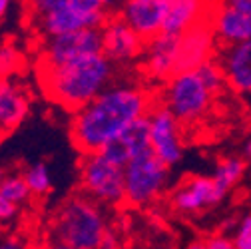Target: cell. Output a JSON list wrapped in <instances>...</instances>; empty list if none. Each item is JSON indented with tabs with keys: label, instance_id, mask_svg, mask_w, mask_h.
I'll use <instances>...</instances> for the list:
<instances>
[{
	"label": "cell",
	"instance_id": "6da1fadb",
	"mask_svg": "<svg viewBox=\"0 0 251 249\" xmlns=\"http://www.w3.org/2000/svg\"><path fill=\"white\" fill-rule=\"evenodd\" d=\"M151 94L138 84H110L106 90L72 112L70 138L82 153L100 151L136 120L148 116Z\"/></svg>",
	"mask_w": 251,
	"mask_h": 249
},
{
	"label": "cell",
	"instance_id": "7a4b0ae2",
	"mask_svg": "<svg viewBox=\"0 0 251 249\" xmlns=\"http://www.w3.org/2000/svg\"><path fill=\"white\" fill-rule=\"evenodd\" d=\"M36 70L46 98L68 112H76L110 86L114 62L98 52L60 66Z\"/></svg>",
	"mask_w": 251,
	"mask_h": 249
},
{
	"label": "cell",
	"instance_id": "3957f363",
	"mask_svg": "<svg viewBox=\"0 0 251 249\" xmlns=\"http://www.w3.org/2000/svg\"><path fill=\"white\" fill-rule=\"evenodd\" d=\"M226 84L219 62L213 58L201 66L179 72L166 82L162 104L177 118L179 124H196L209 112L215 96Z\"/></svg>",
	"mask_w": 251,
	"mask_h": 249
},
{
	"label": "cell",
	"instance_id": "277c9868",
	"mask_svg": "<svg viewBox=\"0 0 251 249\" xmlns=\"http://www.w3.org/2000/svg\"><path fill=\"white\" fill-rule=\"evenodd\" d=\"M104 205L84 192L62 199L48 225V241L76 249H98L110 229Z\"/></svg>",
	"mask_w": 251,
	"mask_h": 249
},
{
	"label": "cell",
	"instance_id": "5b68a950",
	"mask_svg": "<svg viewBox=\"0 0 251 249\" xmlns=\"http://www.w3.org/2000/svg\"><path fill=\"white\" fill-rule=\"evenodd\" d=\"M80 188L104 207H120L126 203L124 168L108 160L102 151L82 153Z\"/></svg>",
	"mask_w": 251,
	"mask_h": 249
},
{
	"label": "cell",
	"instance_id": "8992f818",
	"mask_svg": "<svg viewBox=\"0 0 251 249\" xmlns=\"http://www.w3.org/2000/svg\"><path fill=\"white\" fill-rule=\"evenodd\" d=\"M168 166L151 149H146L124 166L126 203L132 207H148L160 199L168 183Z\"/></svg>",
	"mask_w": 251,
	"mask_h": 249
},
{
	"label": "cell",
	"instance_id": "52a82bcc",
	"mask_svg": "<svg viewBox=\"0 0 251 249\" xmlns=\"http://www.w3.org/2000/svg\"><path fill=\"white\" fill-rule=\"evenodd\" d=\"M110 12L102 8L96 0H70L50 12H44L40 16L32 18V24L36 26L38 34L42 38L66 34L74 30L84 28H102V24L108 20Z\"/></svg>",
	"mask_w": 251,
	"mask_h": 249
},
{
	"label": "cell",
	"instance_id": "ba28073f",
	"mask_svg": "<svg viewBox=\"0 0 251 249\" xmlns=\"http://www.w3.org/2000/svg\"><path fill=\"white\" fill-rule=\"evenodd\" d=\"M102 52V30L100 28H84L66 34H56L42 38L36 68H52L66 64V62L98 54Z\"/></svg>",
	"mask_w": 251,
	"mask_h": 249
},
{
	"label": "cell",
	"instance_id": "9c48e42d",
	"mask_svg": "<svg viewBox=\"0 0 251 249\" xmlns=\"http://www.w3.org/2000/svg\"><path fill=\"white\" fill-rule=\"evenodd\" d=\"M148 124H150V149L168 168L176 166L183 153L181 124L164 104L151 106V110L148 112Z\"/></svg>",
	"mask_w": 251,
	"mask_h": 249
},
{
	"label": "cell",
	"instance_id": "30bf717a",
	"mask_svg": "<svg viewBox=\"0 0 251 249\" xmlns=\"http://www.w3.org/2000/svg\"><path fill=\"white\" fill-rule=\"evenodd\" d=\"M102 54L112 60L114 64H130V62L142 58L146 40L136 32V30L124 22V18L108 16L102 24Z\"/></svg>",
	"mask_w": 251,
	"mask_h": 249
},
{
	"label": "cell",
	"instance_id": "8fae6325",
	"mask_svg": "<svg viewBox=\"0 0 251 249\" xmlns=\"http://www.w3.org/2000/svg\"><path fill=\"white\" fill-rule=\"evenodd\" d=\"M209 20L217 40L224 44L251 40V0H219Z\"/></svg>",
	"mask_w": 251,
	"mask_h": 249
},
{
	"label": "cell",
	"instance_id": "7c38bea8",
	"mask_svg": "<svg viewBox=\"0 0 251 249\" xmlns=\"http://www.w3.org/2000/svg\"><path fill=\"white\" fill-rule=\"evenodd\" d=\"M217 36L213 32L211 20L205 18L179 34V48H177V72H187L201 66L203 62L211 60L215 52Z\"/></svg>",
	"mask_w": 251,
	"mask_h": 249
},
{
	"label": "cell",
	"instance_id": "4fadbf2b",
	"mask_svg": "<svg viewBox=\"0 0 251 249\" xmlns=\"http://www.w3.org/2000/svg\"><path fill=\"white\" fill-rule=\"evenodd\" d=\"M226 198V192L215 183L209 175H194L187 177L183 183L172 192V205L179 213H198L211 205H217Z\"/></svg>",
	"mask_w": 251,
	"mask_h": 249
},
{
	"label": "cell",
	"instance_id": "5bb4252c",
	"mask_svg": "<svg viewBox=\"0 0 251 249\" xmlns=\"http://www.w3.org/2000/svg\"><path fill=\"white\" fill-rule=\"evenodd\" d=\"M177 48H179V34L160 32L153 38L146 40L142 54L144 72L151 80L168 82L177 72Z\"/></svg>",
	"mask_w": 251,
	"mask_h": 249
},
{
	"label": "cell",
	"instance_id": "9a60e30c",
	"mask_svg": "<svg viewBox=\"0 0 251 249\" xmlns=\"http://www.w3.org/2000/svg\"><path fill=\"white\" fill-rule=\"evenodd\" d=\"M30 104L32 98L28 86L16 74L0 78V132L4 136L12 134L28 118Z\"/></svg>",
	"mask_w": 251,
	"mask_h": 249
},
{
	"label": "cell",
	"instance_id": "2e32d148",
	"mask_svg": "<svg viewBox=\"0 0 251 249\" xmlns=\"http://www.w3.org/2000/svg\"><path fill=\"white\" fill-rule=\"evenodd\" d=\"M168 6L170 0H126L124 6L120 8V16L144 40H150L162 32Z\"/></svg>",
	"mask_w": 251,
	"mask_h": 249
},
{
	"label": "cell",
	"instance_id": "e0dca14e",
	"mask_svg": "<svg viewBox=\"0 0 251 249\" xmlns=\"http://www.w3.org/2000/svg\"><path fill=\"white\" fill-rule=\"evenodd\" d=\"M226 84L241 96H251V40L226 44L219 54Z\"/></svg>",
	"mask_w": 251,
	"mask_h": 249
},
{
	"label": "cell",
	"instance_id": "ac0fdd59",
	"mask_svg": "<svg viewBox=\"0 0 251 249\" xmlns=\"http://www.w3.org/2000/svg\"><path fill=\"white\" fill-rule=\"evenodd\" d=\"M150 149V124H148V116L136 120L134 124H130L116 140H112L106 148H102L100 151L106 155L108 160H112L118 166H126L134 155L142 153Z\"/></svg>",
	"mask_w": 251,
	"mask_h": 249
},
{
	"label": "cell",
	"instance_id": "d6986e66",
	"mask_svg": "<svg viewBox=\"0 0 251 249\" xmlns=\"http://www.w3.org/2000/svg\"><path fill=\"white\" fill-rule=\"evenodd\" d=\"M211 0H170L168 14L162 26L166 34H183L198 22L211 16Z\"/></svg>",
	"mask_w": 251,
	"mask_h": 249
},
{
	"label": "cell",
	"instance_id": "ffe728a7",
	"mask_svg": "<svg viewBox=\"0 0 251 249\" xmlns=\"http://www.w3.org/2000/svg\"><path fill=\"white\" fill-rule=\"evenodd\" d=\"M243 172H245V160L239 158V155H229V158L219 160L211 177L215 179V183L219 185V188L227 194L243 177Z\"/></svg>",
	"mask_w": 251,
	"mask_h": 249
},
{
	"label": "cell",
	"instance_id": "44dd1931",
	"mask_svg": "<svg viewBox=\"0 0 251 249\" xmlns=\"http://www.w3.org/2000/svg\"><path fill=\"white\" fill-rule=\"evenodd\" d=\"M22 175H24V179L28 183L30 192H32V196L50 194V190H52V174H50V168L44 162H36L32 166H28Z\"/></svg>",
	"mask_w": 251,
	"mask_h": 249
},
{
	"label": "cell",
	"instance_id": "7402d4cb",
	"mask_svg": "<svg viewBox=\"0 0 251 249\" xmlns=\"http://www.w3.org/2000/svg\"><path fill=\"white\" fill-rule=\"evenodd\" d=\"M0 196L22 207L30 198H32V192H30L22 174H6L4 181L0 183Z\"/></svg>",
	"mask_w": 251,
	"mask_h": 249
},
{
	"label": "cell",
	"instance_id": "603a6c76",
	"mask_svg": "<svg viewBox=\"0 0 251 249\" xmlns=\"http://www.w3.org/2000/svg\"><path fill=\"white\" fill-rule=\"evenodd\" d=\"M22 66H24V56L14 44L0 46V78L18 74Z\"/></svg>",
	"mask_w": 251,
	"mask_h": 249
},
{
	"label": "cell",
	"instance_id": "cb8c5ba5",
	"mask_svg": "<svg viewBox=\"0 0 251 249\" xmlns=\"http://www.w3.org/2000/svg\"><path fill=\"white\" fill-rule=\"evenodd\" d=\"M231 241H233L235 249H251V215H245L239 222Z\"/></svg>",
	"mask_w": 251,
	"mask_h": 249
},
{
	"label": "cell",
	"instance_id": "d4e9b609",
	"mask_svg": "<svg viewBox=\"0 0 251 249\" xmlns=\"http://www.w3.org/2000/svg\"><path fill=\"white\" fill-rule=\"evenodd\" d=\"M26 6H28V12H30V18L34 16H40L44 12H50L62 4L70 2V0H24Z\"/></svg>",
	"mask_w": 251,
	"mask_h": 249
},
{
	"label": "cell",
	"instance_id": "484cf974",
	"mask_svg": "<svg viewBox=\"0 0 251 249\" xmlns=\"http://www.w3.org/2000/svg\"><path fill=\"white\" fill-rule=\"evenodd\" d=\"M18 215H20V205L0 196V225H10L12 222H16Z\"/></svg>",
	"mask_w": 251,
	"mask_h": 249
},
{
	"label": "cell",
	"instance_id": "4316f807",
	"mask_svg": "<svg viewBox=\"0 0 251 249\" xmlns=\"http://www.w3.org/2000/svg\"><path fill=\"white\" fill-rule=\"evenodd\" d=\"M198 243H200V249H235L233 241L224 235H213V237H207Z\"/></svg>",
	"mask_w": 251,
	"mask_h": 249
},
{
	"label": "cell",
	"instance_id": "83f0119b",
	"mask_svg": "<svg viewBox=\"0 0 251 249\" xmlns=\"http://www.w3.org/2000/svg\"><path fill=\"white\" fill-rule=\"evenodd\" d=\"M98 249H124V241L120 237V231L116 227H110Z\"/></svg>",
	"mask_w": 251,
	"mask_h": 249
},
{
	"label": "cell",
	"instance_id": "f1b7e54d",
	"mask_svg": "<svg viewBox=\"0 0 251 249\" xmlns=\"http://www.w3.org/2000/svg\"><path fill=\"white\" fill-rule=\"evenodd\" d=\"M96 2H98L102 8H106L108 12H112V10H120V8L124 6L126 0H96Z\"/></svg>",
	"mask_w": 251,
	"mask_h": 249
},
{
	"label": "cell",
	"instance_id": "f546056e",
	"mask_svg": "<svg viewBox=\"0 0 251 249\" xmlns=\"http://www.w3.org/2000/svg\"><path fill=\"white\" fill-rule=\"evenodd\" d=\"M0 249H24V245L18 243L16 239H4L0 241Z\"/></svg>",
	"mask_w": 251,
	"mask_h": 249
},
{
	"label": "cell",
	"instance_id": "4dcf8cb0",
	"mask_svg": "<svg viewBox=\"0 0 251 249\" xmlns=\"http://www.w3.org/2000/svg\"><path fill=\"white\" fill-rule=\"evenodd\" d=\"M10 2H12V0H0V20L6 16V12L10 8Z\"/></svg>",
	"mask_w": 251,
	"mask_h": 249
},
{
	"label": "cell",
	"instance_id": "1f68e13d",
	"mask_svg": "<svg viewBox=\"0 0 251 249\" xmlns=\"http://www.w3.org/2000/svg\"><path fill=\"white\" fill-rule=\"evenodd\" d=\"M40 249H76V247H70V245H62V243H52V241H48L44 247H40Z\"/></svg>",
	"mask_w": 251,
	"mask_h": 249
},
{
	"label": "cell",
	"instance_id": "d6a6232c",
	"mask_svg": "<svg viewBox=\"0 0 251 249\" xmlns=\"http://www.w3.org/2000/svg\"><path fill=\"white\" fill-rule=\"evenodd\" d=\"M243 155H245V160H251V138L243 146Z\"/></svg>",
	"mask_w": 251,
	"mask_h": 249
},
{
	"label": "cell",
	"instance_id": "836d02e7",
	"mask_svg": "<svg viewBox=\"0 0 251 249\" xmlns=\"http://www.w3.org/2000/svg\"><path fill=\"white\" fill-rule=\"evenodd\" d=\"M4 177H6V172H4L2 168H0V183H2V181H4Z\"/></svg>",
	"mask_w": 251,
	"mask_h": 249
},
{
	"label": "cell",
	"instance_id": "e575fe53",
	"mask_svg": "<svg viewBox=\"0 0 251 249\" xmlns=\"http://www.w3.org/2000/svg\"><path fill=\"white\" fill-rule=\"evenodd\" d=\"M187 249H200V243L196 241V243H192V245H190V247H187Z\"/></svg>",
	"mask_w": 251,
	"mask_h": 249
},
{
	"label": "cell",
	"instance_id": "d590c367",
	"mask_svg": "<svg viewBox=\"0 0 251 249\" xmlns=\"http://www.w3.org/2000/svg\"><path fill=\"white\" fill-rule=\"evenodd\" d=\"M2 138H4V134H2V132H0V140H2Z\"/></svg>",
	"mask_w": 251,
	"mask_h": 249
}]
</instances>
